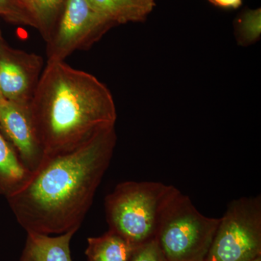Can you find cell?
Wrapping results in <instances>:
<instances>
[{"label":"cell","instance_id":"cell-1","mask_svg":"<svg viewBox=\"0 0 261 261\" xmlns=\"http://www.w3.org/2000/svg\"><path fill=\"white\" fill-rule=\"evenodd\" d=\"M116 140L112 127L73 150L44 156L23 186L7 197L27 232L79 230L109 167Z\"/></svg>","mask_w":261,"mask_h":261},{"label":"cell","instance_id":"cell-2","mask_svg":"<svg viewBox=\"0 0 261 261\" xmlns=\"http://www.w3.org/2000/svg\"><path fill=\"white\" fill-rule=\"evenodd\" d=\"M44 156L73 150L115 127L116 106L94 75L64 61L48 60L30 103Z\"/></svg>","mask_w":261,"mask_h":261},{"label":"cell","instance_id":"cell-3","mask_svg":"<svg viewBox=\"0 0 261 261\" xmlns=\"http://www.w3.org/2000/svg\"><path fill=\"white\" fill-rule=\"evenodd\" d=\"M177 191L158 181L120 183L105 199L108 230L136 248L153 240L163 211Z\"/></svg>","mask_w":261,"mask_h":261},{"label":"cell","instance_id":"cell-4","mask_svg":"<svg viewBox=\"0 0 261 261\" xmlns=\"http://www.w3.org/2000/svg\"><path fill=\"white\" fill-rule=\"evenodd\" d=\"M220 219L201 214L179 190L163 211L154 240L163 261H205Z\"/></svg>","mask_w":261,"mask_h":261},{"label":"cell","instance_id":"cell-5","mask_svg":"<svg viewBox=\"0 0 261 261\" xmlns=\"http://www.w3.org/2000/svg\"><path fill=\"white\" fill-rule=\"evenodd\" d=\"M261 257V198L231 201L205 261H251Z\"/></svg>","mask_w":261,"mask_h":261},{"label":"cell","instance_id":"cell-6","mask_svg":"<svg viewBox=\"0 0 261 261\" xmlns=\"http://www.w3.org/2000/svg\"><path fill=\"white\" fill-rule=\"evenodd\" d=\"M113 25L87 0H66L58 25L46 42L48 60L64 61L75 51L89 49Z\"/></svg>","mask_w":261,"mask_h":261},{"label":"cell","instance_id":"cell-7","mask_svg":"<svg viewBox=\"0 0 261 261\" xmlns=\"http://www.w3.org/2000/svg\"><path fill=\"white\" fill-rule=\"evenodd\" d=\"M43 70L42 57L10 47L0 39V94L5 100L30 104Z\"/></svg>","mask_w":261,"mask_h":261},{"label":"cell","instance_id":"cell-8","mask_svg":"<svg viewBox=\"0 0 261 261\" xmlns=\"http://www.w3.org/2000/svg\"><path fill=\"white\" fill-rule=\"evenodd\" d=\"M0 128L29 171L41 164L44 152L38 139L30 104L4 100L0 104Z\"/></svg>","mask_w":261,"mask_h":261},{"label":"cell","instance_id":"cell-9","mask_svg":"<svg viewBox=\"0 0 261 261\" xmlns=\"http://www.w3.org/2000/svg\"><path fill=\"white\" fill-rule=\"evenodd\" d=\"M78 230L58 236L27 232L25 246L19 261H73L70 244Z\"/></svg>","mask_w":261,"mask_h":261},{"label":"cell","instance_id":"cell-10","mask_svg":"<svg viewBox=\"0 0 261 261\" xmlns=\"http://www.w3.org/2000/svg\"><path fill=\"white\" fill-rule=\"evenodd\" d=\"M96 11L113 25L145 20L155 0H87Z\"/></svg>","mask_w":261,"mask_h":261},{"label":"cell","instance_id":"cell-11","mask_svg":"<svg viewBox=\"0 0 261 261\" xmlns=\"http://www.w3.org/2000/svg\"><path fill=\"white\" fill-rule=\"evenodd\" d=\"M32 171L24 166L13 146L0 133V195H13L23 186Z\"/></svg>","mask_w":261,"mask_h":261},{"label":"cell","instance_id":"cell-12","mask_svg":"<svg viewBox=\"0 0 261 261\" xmlns=\"http://www.w3.org/2000/svg\"><path fill=\"white\" fill-rule=\"evenodd\" d=\"M137 248L108 230L102 236L87 239V261H130Z\"/></svg>","mask_w":261,"mask_h":261},{"label":"cell","instance_id":"cell-13","mask_svg":"<svg viewBox=\"0 0 261 261\" xmlns=\"http://www.w3.org/2000/svg\"><path fill=\"white\" fill-rule=\"evenodd\" d=\"M66 0H35L36 11L41 34L47 42L56 27L60 13H63Z\"/></svg>","mask_w":261,"mask_h":261},{"label":"cell","instance_id":"cell-14","mask_svg":"<svg viewBox=\"0 0 261 261\" xmlns=\"http://www.w3.org/2000/svg\"><path fill=\"white\" fill-rule=\"evenodd\" d=\"M0 16L12 23L40 29L37 17L22 0H0Z\"/></svg>","mask_w":261,"mask_h":261},{"label":"cell","instance_id":"cell-15","mask_svg":"<svg viewBox=\"0 0 261 261\" xmlns=\"http://www.w3.org/2000/svg\"><path fill=\"white\" fill-rule=\"evenodd\" d=\"M260 33V9L249 10L239 21V43L243 46L251 44L259 39Z\"/></svg>","mask_w":261,"mask_h":261},{"label":"cell","instance_id":"cell-16","mask_svg":"<svg viewBox=\"0 0 261 261\" xmlns=\"http://www.w3.org/2000/svg\"><path fill=\"white\" fill-rule=\"evenodd\" d=\"M130 261H163L154 239L139 247L134 252Z\"/></svg>","mask_w":261,"mask_h":261},{"label":"cell","instance_id":"cell-17","mask_svg":"<svg viewBox=\"0 0 261 261\" xmlns=\"http://www.w3.org/2000/svg\"><path fill=\"white\" fill-rule=\"evenodd\" d=\"M243 0H213L212 3L224 8H238Z\"/></svg>","mask_w":261,"mask_h":261},{"label":"cell","instance_id":"cell-18","mask_svg":"<svg viewBox=\"0 0 261 261\" xmlns=\"http://www.w3.org/2000/svg\"><path fill=\"white\" fill-rule=\"evenodd\" d=\"M22 1L23 2L24 4L27 5V8H28L29 9L31 10V12H32L33 14L37 17L38 20L37 11H36L35 0H22ZM38 21H39V20H38Z\"/></svg>","mask_w":261,"mask_h":261},{"label":"cell","instance_id":"cell-19","mask_svg":"<svg viewBox=\"0 0 261 261\" xmlns=\"http://www.w3.org/2000/svg\"><path fill=\"white\" fill-rule=\"evenodd\" d=\"M251 261H261V257H257V258L254 259V260Z\"/></svg>","mask_w":261,"mask_h":261},{"label":"cell","instance_id":"cell-20","mask_svg":"<svg viewBox=\"0 0 261 261\" xmlns=\"http://www.w3.org/2000/svg\"><path fill=\"white\" fill-rule=\"evenodd\" d=\"M4 100V99H3V96H2V94H0V104H1V102H3V101Z\"/></svg>","mask_w":261,"mask_h":261},{"label":"cell","instance_id":"cell-21","mask_svg":"<svg viewBox=\"0 0 261 261\" xmlns=\"http://www.w3.org/2000/svg\"><path fill=\"white\" fill-rule=\"evenodd\" d=\"M3 39V38H2L1 31H0V39Z\"/></svg>","mask_w":261,"mask_h":261},{"label":"cell","instance_id":"cell-22","mask_svg":"<svg viewBox=\"0 0 261 261\" xmlns=\"http://www.w3.org/2000/svg\"><path fill=\"white\" fill-rule=\"evenodd\" d=\"M210 1L211 2V3H212V2H213V0H210Z\"/></svg>","mask_w":261,"mask_h":261}]
</instances>
